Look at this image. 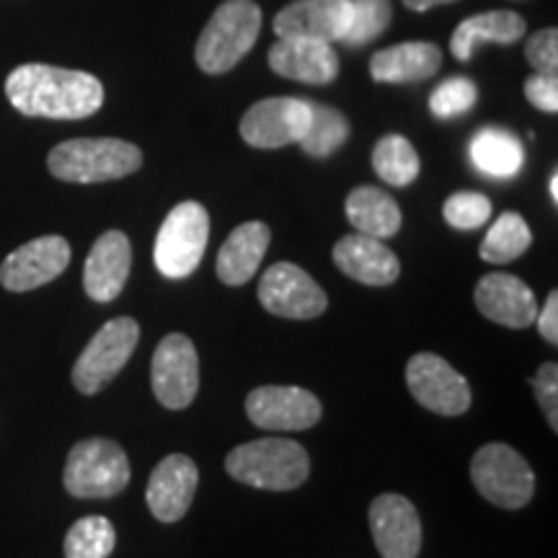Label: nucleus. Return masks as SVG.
<instances>
[{"label":"nucleus","instance_id":"obj_8","mask_svg":"<svg viewBox=\"0 0 558 558\" xmlns=\"http://www.w3.org/2000/svg\"><path fill=\"white\" fill-rule=\"evenodd\" d=\"M140 341L135 318L122 316L104 324L73 365V386L83 396H94L109 386L128 365Z\"/></svg>","mask_w":558,"mask_h":558},{"label":"nucleus","instance_id":"obj_26","mask_svg":"<svg viewBox=\"0 0 558 558\" xmlns=\"http://www.w3.org/2000/svg\"><path fill=\"white\" fill-rule=\"evenodd\" d=\"M471 160L481 173L494 179L518 177L525 163V150L512 132L501 128H484L471 140Z\"/></svg>","mask_w":558,"mask_h":558},{"label":"nucleus","instance_id":"obj_16","mask_svg":"<svg viewBox=\"0 0 558 558\" xmlns=\"http://www.w3.org/2000/svg\"><path fill=\"white\" fill-rule=\"evenodd\" d=\"M369 530L383 558H416L422 550V520L401 494H380L369 505Z\"/></svg>","mask_w":558,"mask_h":558},{"label":"nucleus","instance_id":"obj_22","mask_svg":"<svg viewBox=\"0 0 558 558\" xmlns=\"http://www.w3.org/2000/svg\"><path fill=\"white\" fill-rule=\"evenodd\" d=\"M271 241V230L267 222L251 220L243 222L228 235V241L220 246L218 262H215V271H218L220 282L239 288L246 284L251 277L259 271V264L267 254Z\"/></svg>","mask_w":558,"mask_h":558},{"label":"nucleus","instance_id":"obj_34","mask_svg":"<svg viewBox=\"0 0 558 558\" xmlns=\"http://www.w3.org/2000/svg\"><path fill=\"white\" fill-rule=\"evenodd\" d=\"M525 58L530 65L535 68V73L556 75L558 73V32L556 29L535 32L533 37L527 39Z\"/></svg>","mask_w":558,"mask_h":558},{"label":"nucleus","instance_id":"obj_31","mask_svg":"<svg viewBox=\"0 0 558 558\" xmlns=\"http://www.w3.org/2000/svg\"><path fill=\"white\" fill-rule=\"evenodd\" d=\"M390 19H393L390 0H352V24L341 41L349 47H365L388 29Z\"/></svg>","mask_w":558,"mask_h":558},{"label":"nucleus","instance_id":"obj_3","mask_svg":"<svg viewBox=\"0 0 558 558\" xmlns=\"http://www.w3.org/2000/svg\"><path fill=\"white\" fill-rule=\"evenodd\" d=\"M226 471L239 484L267 492H292L308 478L311 458L295 439L264 437L230 450Z\"/></svg>","mask_w":558,"mask_h":558},{"label":"nucleus","instance_id":"obj_35","mask_svg":"<svg viewBox=\"0 0 558 558\" xmlns=\"http://www.w3.org/2000/svg\"><path fill=\"white\" fill-rule=\"evenodd\" d=\"M535 396H538V403L546 414L550 429H558V365L556 362H546L541 365L538 373L533 378Z\"/></svg>","mask_w":558,"mask_h":558},{"label":"nucleus","instance_id":"obj_30","mask_svg":"<svg viewBox=\"0 0 558 558\" xmlns=\"http://www.w3.org/2000/svg\"><path fill=\"white\" fill-rule=\"evenodd\" d=\"M117 546V530L101 514L73 522L65 535V558H109Z\"/></svg>","mask_w":558,"mask_h":558},{"label":"nucleus","instance_id":"obj_17","mask_svg":"<svg viewBox=\"0 0 558 558\" xmlns=\"http://www.w3.org/2000/svg\"><path fill=\"white\" fill-rule=\"evenodd\" d=\"M199 471L190 456H166L150 473L148 499L150 514L160 522H179L192 507L194 494H197Z\"/></svg>","mask_w":558,"mask_h":558},{"label":"nucleus","instance_id":"obj_7","mask_svg":"<svg viewBox=\"0 0 558 558\" xmlns=\"http://www.w3.org/2000/svg\"><path fill=\"white\" fill-rule=\"evenodd\" d=\"M471 478L481 497L505 509L525 507L535 492L533 469L505 442H488L473 456Z\"/></svg>","mask_w":558,"mask_h":558},{"label":"nucleus","instance_id":"obj_4","mask_svg":"<svg viewBox=\"0 0 558 558\" xmlns=\"http://www.w3.org/2000/svg\"><path fill=\"white\" fill-rule=\"evenodd\" d=\"M262 32V9L254 0H226L194 47V60L209 75L233 70L251 52Z\"/></svg>","mask_w":558,"mask_h":558},{"label":"nucleus","instance_id":"obj_9","mask_svg":"<svg viewBox=\"0 0 558 558\" xmlns=\"http://www.w3.org/2000/svg\"><path fill=\"white\" fill-rule=\"evenodd\" d=\"M150 388L166 409H186L197 399L199 357L197 347L184 333L160 339L150 362Z\"/></svg>","mask_w":558,"mask_h":558},{"label":"nucleus","instance_id":"obj_21","mask_svg":"<svg viewBox=\"0 0 558 558\" xmlns=\"http://www.w3.org/2000/svg\"><path fill=\"white\" fill-rule=\"evenodd\" d=\"M269 68L282 78L326 86L337 81L339 54L318 39H279L269 50Z\"/></svg>","mask_w":558,"mask_h":558},{"label":"nucleus","instance_id":"obj_37","mask_svg":"<svg viewBox=\"0 0 558 558\" xmlns=\"http://www.w3.org/2000/svg\"><path fill=\"white\" fill-rule=\"evenodd\" d=\"M535 324H538V331L541 337L548 341L550 347L558 344V292L554 290L546 300V305H543V311H538V316H535Z\"/></svg>","mask_w":558,"mask_h":558},{"label":"nucleus","instance_id":"obj_15","mask_svg":"<svg viewBox=\"0 0 558 558\" xmlns=\"http://www.w3.org/2000/svg\"><path fill=\"white\" fill-rule=\"evenodd\" d=\"M352 24V0H295L275 19L279 39H318L331 45L347 37Z\"/></svg>","mask_w":558,"mask_h":558},{"label":"nucleus","instance_id":"obj_11","mask_svg":"<svg viewBox=\"0 0 558 558\" xmlns=\"http://www.w3.org/2000/svg\"><path fill=\"white\" fill-rule=\"evenodd\" d=\"M259 300L269 313L279 318L311 320L329 308L326 292L308 271L290 262L269 267L259 279Z\"/></svg>","mask_w":558,"mask_h":558},{"label":"nucleus","instance_id":"obj_24","mask_svg":"<svg viewBox=\"0 0 558 558\" xmlns=\"http://www.w3.org/2000/svg\"><path fill=\"white\" fill-rule=\"evenodd\" d=\"M525 37V19L514 11H488L465 19L452 32L450 52L456 60L469 62L481 45H514Z\"/></svg>","mask_w":558,"mask_h":558},{"label":"nucleus","instance_id":"obj_20","mask_svg":"<svg viewBox=\"0 0 558 558\" xmlns=\"http://www.w3.org/2000/svg\"><path fill=\"white\" fill-rule=\"evenodd\" d=\"M333 264L341 269V275L354 279V282L369 284V288H386L401 275L399 256L380 239L362 233L344 235L333 246Z\"/></svg>","mask_w":558,"mask_h":558},{"label":"nucleus","instance_id":"obj_23","mask_svg":"<svg viewBox=\"0 0 558 558\" xmlns=\"http://www.w3.org/2000/svg\"><path fill=\"white\" fill-rule=\"evenodd\" d=\"M442 65V52L432 41H403L373 54L369 75L378 83H418L427 81Z\"/></svg>","mask_w":558,"mask_h":558},{"label":"nucleus","instance_id":"obj_25","mask_svg":"<svg viewBox=\"0 0 558 558\" xmlns=\"http://www.w3.org/2000/svg\"><path fill=\"white\" fill-rule=\"evenodd\" d=\"M347 218L362 235L386 241L399 233L401 228V207L388 192L378 186H357L347 197Z\"/></svg>","mask_w":558,"mask_h":558},{"label":"nucleus","instance_id":"obj_19","mask_svg":"<svg viewBox=\"0 0 558 558\" xmlns=\"http://www.w3.org/2000/svg\"><path fill=\"white\" fill-rule=\"evenodd\" d=\"M476 308L494 324L507 329H527L538 316L533 290L520 277L492 271L476 284Z\"/></svg>","mask_w":558,"mask_h":558},{"label":"nucleus","instance_id":"obj_36","mask_svg":"<svg viewBox=\"0 0 558 558\" xmlns=\"http://www.w3.org/2000/svg\"><path fill=\"white\" fill-rule=\"evenodd\" d=\"M525 96L535 109L556 114L558 111V78L556 75L535 73L525 81Z\"/></svg>","mask_w":558,"mask_h":558},{"label":"nucleus","instance_id":"obj_27","mask_svg":"<svg viewBox=\"0 0 558 558\" xmlns=\"http://www.w3.org/2000/svg\"><path fill=\"white\" fill-rule=\"evenodd\" d=\"M533 243L525 218L520 213H505L488 228L484 243H481V259L488 264H509L520 259Z\"/></svg>","mask_w":558,"mask_h":558},{"label":"nucleus","instance_id":"obj_32","mask_svg":"<svg viewBox=\"0 0 558 558\" xmlns=\"http://www.w3.org/2000/svg\"><path fill=\"white\" fill-rule=\"evenodd\" d=\"M478 99V88L471 78H448L432 90L429 109L439 120H452V117L465 114L473 109Z\"/></svg>","mask_w":558,"mask_h":558},{"label":"nucleus","instance_id":"obj_29","mask_svg":"<svg viewBox=\"0 0 558 558\" xmlns=\"http://www.w3.org/2000/svg\"><path fill=\"white\" fill-rule=\"evenodd\" d=\"M349 137V122L341 111L311 101V124L305 130L300 148L313 158H329Z\"/></svg>","mask_w":558,"mask_h":558},{"label":"nucleus","instance_id":"obj_1","mask_svg":"<svg viewBox=\"0 0 558 558\" xmlns=\"http://www.w3.org/2000/svg\"><path fill=\"white\" fill-rule=\"evenodd\" d=\"M5 96L24 117L45 120H86L104 104V86L96 75L26 62L5 78Z\"/></svg>","mask_w":558,"mask_h":558},{"label":"nucleus","instance_id":"obj_10","mask_svg":"<svg viewBox=\"0 0 558 558\" xmlns=\"http://www.w3.org/2000/svg\"><path fill=\"white\" fill-rule=\"evenodd\" d=\"M407 386L416 403L439 416H460L471 409L469 380L439 354H414L407 365Z\"/></svg>","mask_w":558,"mask_h":558},{"label":"nucleus","instance_id":"obj_14","mask_svg":"<svg viewBox=\"0 0 558 558\" xmlns=\"http://www.w3.org/2000/svg\"><path fill=\"white\" fill-rule=\"evenodd\" d=\"M70 264V243L62 235H41L0 264V284L9 292H32L58 279Z\"/></svg>","mask_w":558,"mask_h":558},{"label":"nucleus","instance_id":"obj_38","mask_svg":"<svg viewBox=\"0 0 558 558\" xmlns=\"http://www.w3.org/2000/svg\"><path fill=\"white\" fill-rule=\"evenodd\" d=\"M445 3H456V0H403V5L411 11H429L435 9V5H445Z\"/></svg>","mask_w":558,"mask_h":558},{"label":"nucleus","instance_id":"obj_6","mask_svg":"<svg viewBox=\"0 0 558 558\" xmlns=\"http://www.w3.org/2000/svg\"><path fill=\"white\" fill-rule=\"evenodd\" d=\"M209 241V213L199 202H181L166 215L156 235L153 262L169 279H184L197 271Z\"/></svg>","mask_w":558,"mask_h":558},{"label":"nucleus","instance_id":"obj_13","mask_svg":"<svg viewBox=\"0 0 558 558\" xmlns=\"http://www.w3.org/2000/svg\"><path fill=\"white\" fill-rule=\"evenodd\" d=\"M246 414L259 429L303 432L316 427L324 414L320 399L298 386H262L246 399Z\"/></svg>","mask_w":558,"mask_h":558},{"label":"nucleus","instance_id":"obj_33","mask_svg":"<svg viewBox=\"0 0 558 558\" xmlns=\"http://www.w3.org/2000/svg\"><path fill=\"white\" fill-rule=\"evenodd\" d=\"M442 215L456 230H476L492 218V199L481 192H456L445 202Z\"/></svg>","mask_w":558,"mask_h":558},{"label":"nucleus","instance_id":"obj_5","mask_svg":"<svg viewBox=\"0 0 558 558\" xmlns=\"http://www.w3.org/2000/svg\"><path fill=\"white\" fill-rule=\"evenodd\" d=\"M62 484L75 499H109L130 484V460L114 439L90 437L70 450Z\"/></svg>","mask_w":558,"mask_h":558},{"label":"nucleus","instance_id":"obj_18","mask_svg":"<svg viewBox=\"0 0 558 558\" xmlns=\"http://www.w3.org/2000/svg\"><path fill=\"white\" fill-rule=\"evenodd\" d=\"M132 246L122 230H107L88 251L86 269H83V288L96 303H111L120 298L130 279Z\"/></svg>","mask_w":558,"mask_h":558},{"label":"nucleus","instance_id":"obj_39","mask_svg":"<svg viewBox=\"0 0 558 558\" xmlns=\"http://www.w3.org/2000/svg\"><path fill=\"white\" fill-rule=\"evenodd\" d=\"M550 199H554V205H556V202H558V173L554 171V173H550Z\"/></svg>","mask_w":558,"mask_h":558},{"label":"nucleus","instance_id":"obj_12","mask_svg":"<svg viewBox=\"0 0 558 558\" xmlns=\"http://www.w3.org/2000/svg\"><path fill=\"white\" fill-rule=\"evenodd\" d=\"M311 124V101L279 99L256 101L241 120V137L251 148L275 150L284 145H295L303 140L305 130Z\"/></svg>","mask_w":558,"mask_h":558},{"label":"nucleus","instance_id":"obj_28","mask_svg":"<svg viewBox=\"0 0 558 558\" xmlns=\"http://www.w3.org/2000/svg\"><path fill=\"white\" fill-rule=\"evenodd\" d=\"M373 166L375 173L390 186H409L422 169L414 145L403 135H386L378 140L373 150Z\"/></svg>","mask_w":558,"mask_h":558},{"label":"nucleus","instance_id":"obj_2","mask_svg":"<svg viewBox=\"0 0 558 558\" xmlns=\"http://www.w3.org/2000/svg\"><path fill=\"white\" fill-rule=\"evenodd\" d=\"M143 166L137 145L117 137H78L54 145L47 169L68 184H101L135 173Z\"/></svg>","mask_w":558,"mask_h":558}]
</instances>
